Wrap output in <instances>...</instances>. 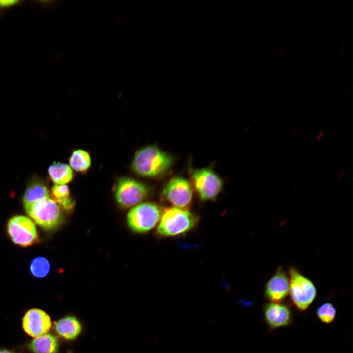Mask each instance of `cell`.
<instances>
[{
	"label": "cell",
	"instance_id": "obj_15",
	"mask_svg": "<svg viewBox=\"0 0 353 353\" xmlns=\"http://www.w3.org/2000/svg\"><path fill=\"white\" fill-rule=\"evenodd\" d=\"M49 196H50L48 189L43 182L41 180H34L28 185L24 194V207Z\"/></svg>",
	"mask_w": 353,
	"mask_h": 353
},
{
	"label": "cell",
	"instance_id": "obj_9",
	"mask_svg": "<svg viewBox=\"0 0 353 353\" xmlns=\"http://www.w3.org/2000/svg\"><path fill=\"white\" fill-rule=\"evenodd\" d=\"M148 192V188L144 184L131 178H123L118 182L115 197L121 206L128 208L143 200Z\"/></svg>",
	"mask_w": 353,
	"mask_h": 353
},
{
	"label": "cell",
	"instance_id": "obj_19",
	"mask_svg": "<svg viewBox=\"0 0 353 353\" xmlns=\"http://www.w3.org/2000/svg\"><path fill=\"white\" fill-rule=\"evenodd\" d=\"M50 270V265L47 259L38 257L33 259L30 263V270L34 277L42 278L47 276Z\"/></svg>",
	"mask_w": 353,
	"mask_h": 353
},
{
	"label": "cell",
	"instance_id": "obj_24",
	"mask_svg": "<svg viewBox=\"0 0 353 353\" xmlns=\"http://www.w3.org/2000/svg\"><path fill=\"white\" fill-rule=\"evenodd\" d=\"M343 173H344L343 171L340 172L339 173V174L338 175V176H337L338 177H338V178L341 177V176H342V175L343 174Z\"/></svg>",
	"mask_w": 353,
	"mask_h": 353
},
{
	"label": "cell",
	"instance_id": "obj_22",
	"mask_svg": "<svg viewBox=\"0 0 353 353\" xmlns=\"http://www.w3.org/2000/svg\"><path fill=\"white\" fill-rule=\"evenodd\" d=\"M0 353H15L13 351L7 349H0Z\"/></svg>",
	"mask_w": 353,
	"mask_h": 353
},
{
	"label": "cell",
	"instance_id": "obj_3",
	"mask_svg": "<svg viewBox=\"0 0 353 353\" xmlns=\"http://www.w3.org/2000/svg\"><path fill=\"white\" fill-rule=\"evenodd\" d=\"M24 209L33 221L45 230H53L62 221V214L59 205L50 196L37 201Z\"/></svg>",
	"mask_w": 353,
	"mask_h": 353
},
{
	"label": "cell",
	"instance_id": "obj_14",
	"mask_svg": "<svg viewBox=\"0 0 353 353\" xmlns=\"http://www.w3.org/2000/svg\"><path fill=\"white\" fill-rule=\"evenodd\" d=\"M29 348L33 353H56L59 344L53 335L47 333L32 340Z\"/></svg>",
	"mask_w": 353,
	"mask_h": 353
},
{
	"label": "cell",
	"instance_id": "obj_12",
	"mask_svg": "<svg viewBox=\"0 0 353 353\" xmlns=\"http://www.w3.org/2000/svg\"><path fill=\"white\" fill-rule=\"evenodd\" d=\"M263 311L265 321L271 330L288 326L292 322V314L289 307L281 303H267Z\"/></svg>",
	"mask_w": 353,
	"mask_h": 353
},
{
	"label": "cell",
	"instance_id": "obj_7",
	"mask_svg": "<svg viewBox=\"0 0 353 353\" xmlns=\"http://www.w3.org/2000/svg\"><path fill=\"white\" fill-rule=\"evenodd\" d=\"M162 195L165 201L173 207L188 210L192 202L193 189L184 178L175 177L166 184Z\"/></svg>",
	"mask_w": 353,
	"mask_h": 353
},
{
	"label": "cell",
	"instance_id": "obj_2",
	"mask_svg": "<svg viewBox=\"0 0 353 353\" xmlns=\"http://www.w3.org/2000/svg\"><path fill=\"white\" fill-rule=\"evenodd\" d=\"M199 219L197 216L187 210L168 208L162 213L157 232L163 236L181 235L195 227Z\"/></svg>",
	"mask_w": 353,
	"mask_h": 353
},
{
	"label": "cell",
	"instance_id": "obj_10",
	"mask_svg": "<svg viewBox=\"0 0 353 353\" xmlns=\"http://www.w3.org/2000/svg\"><path fill=\"white\" fill-rule=\"evenodd\" d=\"M51 326V321L50 317L40 309L33 308L29 310L22 319L24 330L34 338L47 334Z\"/></svg>",
	"mask_w": 353,
	"mask_h": 353
},
{
	"label": "cell",
	"instance_id": "obj_18",
	"mask_svg": "<svg viewBox=\"0 0 353 353\" xmlns=\"http://www.w3.org/2000/svg\"><path fill=\"white\" fill-rule=\"evenodd\" d=\"M70 166L75 170L84 172L90 167L91 158L89 153L82 150L74 151L69 159Z\"/></svg>",
	"mask_w": 353,
	"mask_h": 353
},
{
	"label": "cell",
	"instance_id": "obj_11",
	"mask_svg": "<svg viewBox=\"0 0 353 353\" xmlns=\"http://www.w3.org/2000/svg\"><path fill=\"white\" fill-rule=\"evenodd\" d=\"M289 292V278L282 267H278L265 286L264 296L272 303H281Z\"/></svg>",
	"mask_w": 353,
	"mask_h": 353
},
{
	"label": "cell",
	"instance_id": "obj_8",
	"mask_svg": "<svg viewBox=\"0 0 353 353\" xmlns=\"http://www.w3.org/2000/svg\"><path fill=\"white\" fill-rule=\"evenodd\" d=\"M7 228L12 242L20 246H30L39 241L35 225L27 217L23 215L12 217L8 222Z\"/></svg>",
	"mask_w": 353,
	"mask_h": 353
},
{
	"label": "cell",
	"instance_id": "obj_4",
	"mask_svg": "<svg viewBox=\"0 0 353 353\" xmlns=\"http://www.w3.org/2000/svg\"><path fill=\"white\" fill-rule=\"evenodd\" d=\"M289 292L292 302L299 311H305L316 296V288L313 282L295 267L289 268Z\"/></svg>",
	"mask_w": 353,
	"mask_h": 353
},
{
	"label": "cell",
	"instance_id": "obj_23",
	"mask_svg": "<svg viewBox=\"0 0 353 353\" xmlns=\"http://www.w3.org/2000/svg\"><path fill=\"white\" fill-rule=\"evenodd\" d=\"M297 133V131L296 130H293V131H292V132L291 133L290 136H291V137H293L295 136L296 135Z\"/></svg>",
	"mask_w": 353,
	"mask_h": 353
},
{
	"label": "cell",
	"instance_id": "obj_1",
	"mask_svg": "<svg viewBox=\"0 0 353 353\" xmlns=\"http://www.w3.org/2000/svg\"><path fill=\"white\" fill-rule=\"evenodd\" d=\"M173 158L168 153L155 146L145 147L134 156L132 169L137 174L154 177L166 172L173 164Z\"/></svg>",
	"mask_w": 353,
	"mask_h": 353
},
{
	"label": "cell",
	"instance_id": "obj_13",
	"mask_svg": "<svg viewBox=\"0 0 353 353\" xmlns=\"http://www.w3.org/2000/svg\"><path fill=\"white\" fill-rule=\"evenodd\" d=\"M58 335L68 340L76 338L82 331V326L79 320L73 316H67L58 320L55 326Z\"/></svg>",
	"mask_w": 353,
	"mask_h": 353
},
{
	"label": "cell",
	"instance_id": "obj_21",
	"mask_svg": "<svg viewBox=\"0 0 353 353\" xmlns=\"http://www.w3.org/2000/svg\"><path fill=\"white\" fill-rule=\"evenodd\" d=\"M324 135H325V132H324V131H321L320 132V133L318 134V135L317 136V137H316V140H319L323 138V137L324 136Z\"/></svg>",
	"mask_w": 353,
	"mask_h": 353
},
{
	"label": "cell",
	"instance_id": "obj_20",
	"mask_svg": "<svg viewBox=\"0 0 353 353\" xmlns=\"http://www.w3.org/2000/svg\"><path fill=\"white\" fill-rule=\"evenodd\" d=\"M316 314L321 322L329 324L334 320L336 310L332 304L327 302L322 304L317 309Z\"/></svg>",
	"mask_w": 353,
	"mask_h": 353
},
{
	"label": "cell",
	"instance_id": "obj_5",
	"mask_svg": "<svg viewBox=\"0 0 353 353\" xmlns=\"http://www.w3.org/2000/svg\"><path fill=\"white\" fill-rule=\"evenodd\" d=\"M161 215V210L157 205L145 202L130 210L127 215V222L133 231L145 232L155 227Z\"/></svg>",
	"mask_w": 353,
	"mask_h": 353
},
{
	"label": "cell",
	"instance_id": "obj_16",
	"mask_svg": "<svg viewBox=\"0 0 353 353\" xmlns=\"http://www.w3.org/2000/svg\"><path fill=\"white\" fill-rule=\"evenodd\" d=\"M49 175L55 184L65 185L72 179L73 174L71 167L67 164L55 163L48 169Z\"/></svg>",
	"mask_w": 353,
	"mask_h": 353
},
{
	"label": "cell",
	"instance_id": "obj_17",
	"mask_svg": "<svg viewBox=\"0 0 353 353\" xmlns=\"http://www.w3.org/2000/svg\"><path fill=\"white\" fill-rule=\"evenodd\" d=\"M51 198L66 211L73 208L75 202L70 197V191L66 185L55 184L51 189Z\"/></svg>",
	"mask_w": 353,
	"mask_h": 353
},
{
	"label": "cell",
	"instance_id": "obj_6",
	"mask_svg": "<svg viewBox=\"0 0 353 353\" xmlns=\"http://www.w3.org/2000/svg\"><path fill=\"white\" fill-rule=\"evenodd\" d=\"M191 177L193 186L202 201L214 200L222 189V180L211 168L195 170Z\"/></svg>",
	"mask_w": 353,
	"mask_h": 353
}]
</instances>
